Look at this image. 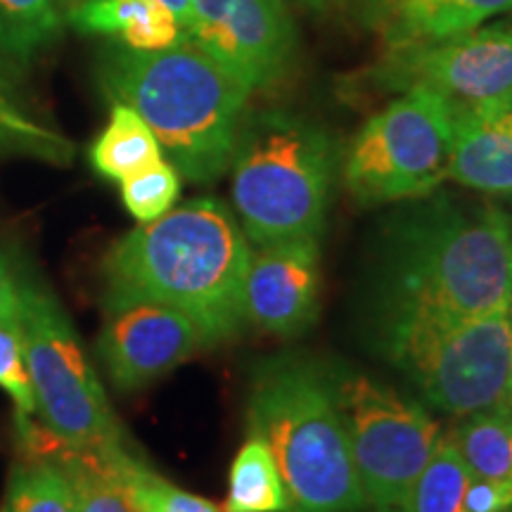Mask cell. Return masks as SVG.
Instances as JSON below:
<instances>
[{
  "label": "cell",
  "mask_w": 512,
  "mask_h": 512,
  "mask_svg": "<svg viewBox=\"0 0 512 512\" xmlns=\"http://www.w3.org/2000/svg\"><path fill=\"white\" fill-rule=\"evenodd\" d=\"M512 309V230L494 204L425 195L392 214L368 275L370 325Z\"/></svg>",
  "instance_id": "obj_1"
},
{
  "label": "cell",
  "mask_w": 512,
  "mask_h": 512,
  "mask_svg": "<svg viewBox=\"0 0 512 512\" xmlns=\"http://www.w3.org/2000/svg\"><path fill=\"white\" fill-rule=\"evenodd\" d=\"M249 254L247 235L226 204L190 200L114 242L102 261L105 299H147L178 309L211 347L247 323Z\"/></svg>",
  "instance_id": "obj_2"
},
{
  "label": "cell",
  "mask_w": 512,
  "mask_h": 512,
  "mask_svg": "<svg viewBox=\"0 0 512 512\" xmlns=\"http://www.w3.org/2000/svg\"><path fill=\"white\" fill-rule=\"evenodd\" d=\"M102 83L152 128L178 174L216 181L230 166L252 93L185 38L157 53L121 48L105 60Z\"/></svg>",
  "instance_id": "obj_3"
},
{
  "label": "cell",
  "mask_w": 512,
  "mask_h": 512,
  "mask_svg": "<svg viewBox=\"0 0 512 512\" xmlns=\"http://www.w3.org/2000/svg\"><path fill=\"white\" fill-rule=\"evenodd\" d=\"M247 430L266 441L292 512L368 508L328 366L278 356L254 370Z\"/></svg>",
  "instance_id": "obj_4"
},
{
  "label": "cell",
  "mask_w": 512,
  "mask_h": 512,
  "mask_svg": "<svg viewBox=\"0 0 512 512\" xmlns=\"http://www.w3.org/2000/svg\"><path fill=\"white\" fill-rule=\"evenodd\" d=\"M230 166L233 204L249 242L320 238L337 171L328 131L290 112L247 114Z\"/></svg>",
  "instance_id": "obj_5"
},
{
  "label": "cell",
  "mask_w": 512,
  "mask_h": 512,
  "mask_svg": "<svg viewBox=\"0 0 512 512\" xmlns=\"http://www.w3.org/2000/svg\"><path fill=\"white\" fill-rule=\"evenodd\" d=\"M370 330L382 356L441 413L465 418L508 399L512 309L472 320H387Z\"/></svg>",
  "instance_id": "obj_6"
},
{
  "label": "cell",
  "mask_w": 512,
  "mask_h": 512,
  "mask_svg": "<svg viewBox=\"0 0 512 512\" xmlns=\"http://www.w3.org/2000/svg\"><path fill=\"white\" fill-rule=\"evenodd\" d=\"M36 413L69 451H107L121 441L105 389L83 351L72 320L53 294L22 285L19 311Z\"/></svg>",
  "instance_id": "obj_7"
},
{
  "label": "cell",
  "mask_w": 512,
  "mask_h": 512,
  "mask_svg": "<svg viewBox=\"0 0 512 512\" xmlns=\"http://www.w3.org/2000/svg\"><path fill=\"white\" fill-rule=\"evenodd\" d=\"M451 143V102L432 88L413 86L358 131L344 183L361 207L432 195L448 178Z\"/></svg>",
  "instance_id": "obj_8"
},
{
  "label": "cell",
  "mask_w": 512,
  "mask_h": 512,
  "mask_svg": "<svg viewBox=\"0 0 512 512\" xmlns=\"http://www.w3.org/2000/svg\"><path fill=\"white\" fill-rule=\"evenodd\" d=\"M368 508L399 512L441 441L437 420L375 377L328 368Z\"/></svg>",
  "instance_id": "obj_9"
},
{
  "label": "cell",
  "mask_w": 512,
  "mask_h": 512,
  "mask_svg": "<svg viewBox=\"0 0 512 512\" xmlns=\"http://www.w3.org/2000/svg\"><path fill=\"white\" fill-rule=\"evenodd\" d=\"M373 79L387 91L425 86L451 107L512 105V24L392 48Z\"/></svg>",
  "instance_id": "obj_10"
},
{
  "label": "cell",
  "mask_w": 512,
  "mask_h": 512,
  "mask_svg": "<svg viewBox=\"0 0 512 512\" xmlns=\"http://www.w3.org/2000/svg\"><path fill=\"white\" fill-rule=\"evenodd\" d=\"M188 38L249 93L283 79L297 48L283 0H192Z\"/></svg>",
  "instance_id": "obj_11"
},
{
  "label": "cell",
  "mask_w": 512,
  "mask_h": 512,
  "mask_svg": "<svg viewBox=\"0 0 512 512\" xmlns=\"http://www.w3.org/2000/svg\"><path fill=\"white\" fill-rule=\"evenodd\" d=\"M209 347L192 318L147 299H105L98 354L121 392L147 387Z\"/></svg>",
  "instance_id": "obj_12"
},
{
  "label": "cell",
  "mask_w": 512,
  "mask_h": 512,
  "mask_svg": "<svg viewBox=\"0 0 512 512\" xmlns=\"http://www.w3.org/2000/svg\"><path fill=\"white\" fill-rule=\"evenodd\" d=\"M318 238L280 240L249 254L245 316L275 337H297L320 311Z\"/></svg>",
  "instance_id": "obj_13"
},
{
  "label": "cell",
  "mask_w": 512,
  "mask_h": 512,
  "mask_svg": "<svg viewBox=\"0 0 512 512\" xmlns=\"http://www.w3.org/2000/svg\"><path fill=\"white\" fill-rule=\"evenodd\" d=\"M453 110L448 178L463 188L512 197V105H470Z\"/></svg>",
  "instance_id": "obj_14"
},
{
  "label": "cell",
  "mask_w": 512,
  "mask_h": 512,
  "mask_svg": "<svg viewBox=\"0 0 512 512\" xmlns=\"http://www.w3.org/2000/svg\"><path fill=\"white\" fill-rule=\"evenodd\" d=\"M69 19L86 34L114 36L140 53L174 48L188 38L174 12L159 0H83Z\"/></svg>",
  "instance_id": "obj_15"
},
{
  "label": "cell",
  "mask_w": 512,
  "mask_h": 512,
  "mask_svg": "<svg viewBox=\"0 0 512 512\" xmlns=\"http://www.w3.org/2000/svg\"><path fill=\"white\" fill-rule=\"evenodd\" d=\"M505 12H512V0H403L384 22V36L392 48L444 41Z\"/></svg>",
  "instance_id": "obj_16"
},
{
  "label": "cell",
  "mask_w": 512,
  "mask_h": 512,
  "mask_svg": "<svg viewBox=\"0 0 512 512\" xmlns=\"http://www.w3.org/2000/svg\"><path fill=\"white\" fill-rule=\"evenodd\" d=\"M162 159V145L145 119L124 102H114L110 124L91 147L93 169L100 176L121 183Z\"/></svg>",
  "instance_id": "obj_17"
},
{
  "label": "cell",
  "mask_w": 512,
  "mask_h": 512,
  "mask_svg": "<svg viewBox=\"0 0 512 512\" xmlns=\"http://www.w3.org/2000/svg\"><path fill=\"white\" fill-rule=\"evenodd\" d=\"M472 477L512 482V408L508 403L460 418L448 434Z\"/></svg>",
  "instance_id": "obj_18"
},
{
  "label": "cell",
  "mask_w": 512,
  "mask_h": 512,
  "mask_svg": "<svg viewBox=\"0 0 512 512\" xmlns=\"http://www.w3.org/2000/svg\"><path fill=\"white\" fill-rule=\"evenodd\" d=\"M223 512H292L271 448L254 434H249L230 467Z\"/></svg>",
  "instance_id": "obj_19"
},
{
  "label": "cell",
  "mask_w": 512,
  "mask_h": 512,
  "mask_svg": "<svg viewBox=\"0 0 512 512\" xmlns=\"http://www.w3.org/2000/svg\"><path fill=\"white\" fill-rule=\"evenodd\" d=\"M121 446L107 451H69L62 446L60 460L72 479L74 512H138L114 463Z\"/></svg>",
  "instance_id": "obj_20"
},
{
  "label": "cell",
  "mask_w": 512,
  "mask_h": 512,
  "mask_svg": "<svg viewBox=\"0 0 512 512\" xmlns=\"http://www.w3.org/2000/svg\"><path fill=\"white\" fill-rule=\"evenodd\" d=\"M0 152L67 164L74 147L55 128L27 110L8 76L0 72Z\"/></svg>",
  "instance_id": "obj_21"
},
{
  "label": "cell",
  "mask_w": 512,
  "mask_h": 512,
  "mask_svg": "<svg viewBox=\"0 0 512 512\" xmlns=\"http://www.w3.org/2000/svg\"><path fill=\"white\" fill-rule=\"evenodd\" d=\"M470 477L453 441L441 437L399 512H463Z\"/></svg>",
  "instance_id": "obj_22"
},
{
  "label": "cell",
  "mask_w": 512,
  "mask_h": 512,
  "mask_svg": "<svg viewBox=\"0 0 512 512\" xmlns=\"http://www.w3.org/2000/svg\"><path fill=\"white\" fill-rule=\"evenodd\" d=\"M5 512H74L72 479L60 456L50 460L36 453L34 460L15 467Z\"/></svg>",
  "instance_id": "obj_23"
},
{
  "label": "cell",
  "mask_w": 512,
  "mask_h": 512,
  "mask_svg": "<svg viewBox=\"0 0 512 512\" xmlns=\"http://www.w3.org/2000/svg\"><path fill=\"white\" fill-rule=\"evenodd\" d=\"M55 0H0V53L29 60L60 31Z\"/></svg>",
  "instance_id": "obj_24"
},
{
  "label": "cell",
  "mask_w": 512,
  "mask_h": 512,
  "mask_svg": "<svg viewBox=\"0 0 512 512\" xmlns=\"http://www.w3.org/2000/svg\"><path fill=\"white\" fill-rule=\"evenodd\" d=\"M114 463L138 512H221L207 498L166 482L150 465L133 456L126 446L114 453Z\"/></svg>",
  "instance_id": "obj_25"
},
{
  "label": "cell",
  "mask_w": 512,
  "mask_h": 512,
  "mask_svg": "<svg viewBox=\"0 0 512 512\" xmlns=\"http://www.w3.org/2000/svg\"><path fill=\"white\" fill-rule=\"evenodd\" d=\"M178 195H181V174L164 159L121 181L124 207L140 223L157 221L166 211L174 209Z\"/></svg>",
  "instance_id": "obj_26"
},
{
  "label": "cell",
  "mask_w": 512,
  "mask_h": 512,
  "mask_svg": "<svg viewBox=\"0 0 512 512\" xmlns=\"http://www.w3.org/2000/svg\"><path fill=\"white\" fill-rule=\"evenodd\" d=\"M0 389L15 401L22 418L36 413V396L24 356V342L19 325L0 320Z\"/></svg>",
  "instance_id": "obj_27"
},
{
  "label": "cell",
  "mask_w": 512,
  "mask_h": 512,
  "mask_svg": "<svg viewBox=\"0 0 512 512\" xmlns=\"http://www.w3.org/2000/svg\"><path fill=\"white\" fill-rule=\"evenodd\" d=\"M512 508V482L508 479L470 477L463 512H508Z\"/></svg>",
  "instance_id": "obj_28"
},
{
  "label": "cell",
  "mask_w": 512,
  "mask_h": 512,
  "mask_svg": "<svg viewBox=\"0 0 512 512\" xmlns=\"http://www.w3.org/2000/svg\"><path fill=\"white\" fill-rule=\"evenodd\" d=\"M19 311H22V283L12 273L5 254L0 252V320L19 325Z\"/></svg>",
  "instance_id": "obj_29"
},
{
  "label": "cell",
  "mask_w": 512,
  "mask_h": 512,
  "mask_svg": "<svg viewBox=\"0 0 512 512\" xmlns=\"http://www.w3.org/2000/svg\"><path fill=\"white\" fill-rule=\"evenodd\" d=\"M351 3H354L358 12L366 19H370V22L384 24L403 0H351Z\"/></svg>",
  "instance_id": "obj_30"
},
{
  "label": "cell",
  "mask_w": 512,
  "mask_h": 512,
  "mask_svg": "<svg viewBox=\"0 0 512 512\" xmlns=\"http://www.w3.org/2000/svg\"><path fill=\"white\" fill-rule=\"evenodd\" d=\"M159 3H164L166 8L174 12L178 24H181L185 36H188L190 24H192V0H159Z\"/></svg>",
  "instance_id": "obj_31"
},
{
  "label": "cell",
  "mask_w": 512,
  "mask_h": 512,
  "mask_svg": "<svg viewBox=\"0 0 512 512\" xmlns=\"http://www.w3.org/2000/svg\"><path fill=\"white\" fill-rule=\"evenodd\" d=\"M299 3L306 5V8H313V10H318V8H323V5H325V0H299Z\"/></svg>",
  "instance_id": "obj_32"
},
{
  "label": "cell",
  "mask_w": 512,
  "mask_h": 512,
  "mask_svg": "<svg viewBox=\"0 0 512 512\" xmlns=\"http://www.w3.org/2000/svg\"><path fill=\"white\" fill-rule=\"evenodd\" d=\"M512 394V344H510V377H508V396Z\"/></svg>",
  "instance_id": "obj_33"
},
{
  "label": "cell",
  "mask_w": 512,
  "mask_h": 512,
  "mask_svg": "<svg viewBox=\"0 0 512 512\" xmlns=\"http://www.w3.org/2000/svg\"><path fill=\"white\" fill-rule=\"evenodd\" d=\"M64 3H76V5H79V3H83V0H64Z\"/></svg>",
  "instance_id": "obj_34"
},
{
  "label": "cell",
  "mask_w": 512,
  "mask_h": 512,
  "mask_svg": "<svg viewBox=\"0 0 512 512\" xmlns=\"http://www.w3.org/2000/svg\"><path fill=\"white\" fill-rule=\"evenodd\" d=\"M505 403H508V406H510V408H512V394H510V396H508V399H505Z\"/></svg>",
  "instance_id": "obj_35"
},
{
  "label": "cell",
  "mask_w": 512,
  "mask_h": 512,
  "mask_svg": "<svg viewBox=\"0 0 512 512\" xmlns=\"http://www.w3.org/2000/svg\"><path fill=\"white\" fill-rule=\"evenodd\" d=\"M510 230H512V221H510Z\"/></svg>",
  "instance_id": "obj_36"
}]
</instances>
